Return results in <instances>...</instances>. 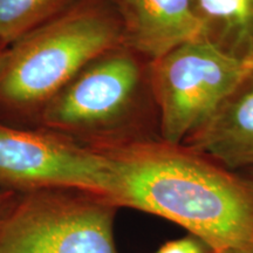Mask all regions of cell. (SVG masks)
Listing matches in <instances>:
<instances>
[{"label": "cell", "instance_id": "cell-1", "mask_svg": "<svg viewBox=\"0 0 253 253\" xmlns=\"http://www.w3.org/2000/svg\"><path fill=\"white\" fill-rule=\"evenodd\" d=\"M102 156L101 198L172 221L221 253L253 249V189L183 144L144 137L96 147Z\"/></svg>", "mask_w": 253, "mask_h": 253}, {"label": "cell", "instance_id": "cell-2", "mask_svg": "<svg viewBox=\"0 0 253 253\" xmlns=\"http://www.w3.org/2000/svg\"><path fill=\"white\" fill-rule=\"evenodd\" d=\"M123 43L110 0H78L6 48L0 106L39 114L88 63Z\"/></svg>", "mask_w": 253, "mask_h": 253}, {"label": "cell", "instance_id": "cell-3", "mask_svg": "<svg viewBox=\"0 0 253 253\" xmlns=\"http://www.w3.org/2000/svg\"><path fill=\"white\" fill-rule=\"evenodd\" d=\"M143 60L125 45L93 60L41 108L42 129L89 148L151 137L145 125L155 103Z\"/></svg>", "mask_w": 253, "mask_h": 253}, {"label": "cell", "instance_id": "cell-4", "mask_svg": "<svg viewBox=\"0 0 253 253\" xmlns=\"http://www.w3.org/2000/svg\"><path fill=\"white\" fill-rule=\"evenodd\" d=\"M160 138L182 144L253 73V61L226 54L203 36L148 63Z\"/></svg>", "mask_w": 253, "mask_h": 253}, {"label": "cell", "instance_id": "cell-5", "mask_svg": "<svg viewBox=\"0 0 253 253\" xmlns=\"http://www.w3.org/2000/svg\"><path fill=\"white\" fill-rule=\"evenodd\" d=\"M118 208L77 190L19 194L0 223V253H119Z\"/></svg>", "mask_w": 253, "mask_h": 253}, {"label": "cell", "instance_id": "cell-6", "mask_svg": "<svg viewBox=\"0 0 253 253\" xmlns=\"http://www.w3.org/2000/svg\"><path fill=\"white\" fill-rule=\"evenodd\" d=\"M103 161L84 147L46 129L28 130L0 122V188L18 194L77 190L101 197Z\"/></svg>", "mask_w": 253, "mask_h": 253}, {"label": "cell", "instance_id": "cell-7", "mask_svg": "<svg viewBox=\"0 0 253 253\" xmlns=\"http://www.w3.org/2000/svg\"><path fill=\"white\" fill-rule=\"evenodd\" d=\"M123 31V43L151 62L203 34L191 0H110Z\"/></svg>", "mask_w": 253, "mask_h": 253}, {"label": "cell", "instance_id": "cell-8", "mask_svg": "<svg viewBox=\"0 0 253 253\" xmlns=\"http://www.w3.org/2000/svg\"><path fill=\"white\" fill-rule=\"evenodd\" d=\"M182 144L229 171L253 170V73Z\"/></svg>", "mask_w": 253, "mask_h": 253}, {"label": "cell", "instance_id": "cell-9", "mask_svg": "<svg viewBox=\"0 0 253 253\" xmlns=\"http://www.w3.org/2000/svg\"><path fill=\"white\" fill-rule=\"evenodd\" d=\"M204 38L236 58L253 61V0H191Z\"/></svg>", "mask_w": 253, "mask_h": 253}, {"label": "cell", "instance_id": "cell-10", "mask_svg": "<svg viewBox=\"0 0 253 253\" xmlns=\"http://www.w3.org/2000/svg\"><path fill=\"white\" fill-rule=\"evenodd\" d=\"M78 0H0V45L7 48Z\"/></svg>", "mask_w": 253, "mask_h": 253}, {"label": "cell", "instance_id": "cell-11", "mask_svg": "<svg viewBox=\"0 0 253 253\" xmlns=\"http://www.w3.org/2000/svg\"><path fill=\"white\" fill-rule=\"evenodd\" d=\"M155 253H213V251L201 238L189 233L183 238L167 242Z\"/></svg>", "mask_w": 253, "mask_h": 253}, {"label": "cell", "instance_id": "cell-12", "mask_svg": "<svg viewBox=\"0 0 253 253\" xmlns=\"http://www.w3.org/2000/svg\"><path fill=\"white\" fill-rule=\"evenodd\" d=\"M19 194L18 192L11 191V190L0 188V223L4 219L11 208L17 201Z\"/></svg>", "mask_w": 253, "mask_h": 253}, {"label": "cell", "instance_id": "cell-13", "mask_svg": "<svg viewBox=\"0 0 253 253\" xmlns=\"http://www.w3.org/2000/svg\"><path fill=\"white\" fill-rule=\"evenodd\" d=\"M5 62H6V48L0 45V81H1L2 74H4Z\"/></svg>", "mask_w": 253, "mask_h": 253}, {"label": "cell", "instance_id": "cell-14", "mask_svg": "<svg viewBox=\"0 0 253 253\" xmlns=\"http://www.w3.org/2000/svg\"><path fill=\"white\" fill-rule=\"evenodd\" d=\"M221 253H253V249H231Z\"/></svg>", "mask_w": 253, "mask_h": 253}, {"label": "cell", "instance_id": "cell-15", "mask_svg": "<svg viewBox=\"0 0 253 253\" xmlns=\"http://www.w3.org/2000/svg\"><path fill=\"white\" fill-rule=\"evenodd\" d=\"M244 178L248 181V183L251 185V188L253 189V170H249V171H245V175L243 176Z\"/></svg>", "mask_w": 253, "mask_h": 253}]
</instances>
